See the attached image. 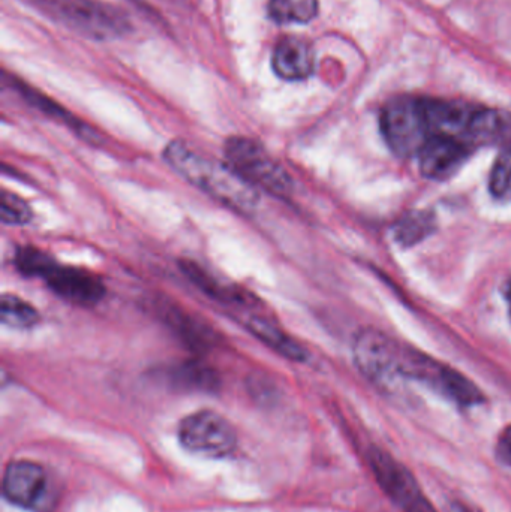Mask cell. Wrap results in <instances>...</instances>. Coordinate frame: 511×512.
<instances>
[{"label":"cell","instance_id":"cell-1","mask_svg":"<svg viewBox=\"0 0 511 512\" xmlns=\"http://www.w3.org/2000/svg\"><path fill=\"white\" fill-rule=\"evenodd\" d=\"M164 159L179 176L228 209L242 215L254 212L260 203L257 189L246 183L227 161L204 155L182 140L165 147Z\"/></svg>","mask_w":511,"mask_h":512},{"label":"cell","instance_id":"cell-2","mask_svg":"<svg viewBox=\"0 0 511 512\" xmlns=\"http://www.w3.org/2000/svg\"><path fill=\"white\" fill-rule=\"evenodd\" d=\"M224 155L227 164L257 191L278 198H287L293 191L288 171L254 138H228Z\"/></svg>","mask_w":511,"mask_h":512},{"label":"cell","instance_id":"cell-3","mask_svg":"<svg viewBox=\"0 0 511 512\" xmlns=\"http://www.w3.org/2000/svg\"><path fill=\"white\" fill-rule=\"evenodd\" d=\"M369 469L384 495L401 512H438L425 495L413 472L383 448L372 447L366 453Z\"/></svg>","mask_w":511,"mask_h":512},{"label":"cell","instance_id":"cell-4","mask_svg":"<svg viewBox=\"0 0 511 512\" xmlns=\"http://www.w3.org/2000/svg\"><path fill=\"white\" fill-rule=\"evenodd\" d=\"M44 11L69 29L95 39L120 35L126 21L119 12L95 0H36Z\"/></svg>","mask_w":511,"mask_h":512},{"label":"cell","instance_id":"cell-5","mask_svg":"<svg viewBox=\"0 0 511 512\" xmlns=\"http://www.w3.org/2000/svg\"><path fill=\"white\" fill-rule=\"evenodd\" d=\"M381 131L399 158H417L428 141L420 98L390 101L381 113Z\"/></svg>","mask_w":511,"mask_h":512},{"label":"cell","instance_id":"cell-6","mask_svg":"<svg viewBox=\"0 0 511 512\" xmlns=\"http://www.w3.org/2000/svg\"><path fill=\"white\" fill-rule=\"evenodd\" d=\"M179 441L185 450L209 459L228 457L237 448L233 424L215 411H198L183 418Z\"/></svg>","mask_w":511,"mask_h":512},{"label":"cell","instance_id":"cell-7","mask_svg":"<svg viewBox=\"0 0 511 512\" xmlns=\"http://www.w3.org/2000/svg\"><path fill=\"white\" fill-rule=\"evenodd\" d=\"M401 349L380 331L365 330L354 343V360L360 372L380 388H392L401 379Z\"/></svg>","mask_w":511,"mask_h":512},{"label":"cell","instance_id":"cell-8","mask_svg":"<svg viewBox=\"0 0 511 512\" xmlns=\"http://www.w3.org/2000/svg\"><path fill=\"white\" fill-rule=\"evenodd\" d=\"M3 495L11 504L32 511H48L51 504L48 474L38 463L14 460L6 466Z\"/></svg>","mask_w":511,"mask_h":512},{"label":"cell","instance_id":"cell-9","mask_svg":"<svg viewBox=\"0 0 511 512\" xmlns=\"http://www.w3.org/2000/svg\"><path fill=\"white\" fill-rule=\"evenodd\" d=\"M42 280L54 294L75 306H96L107 294L104 282L92 271L59 264L56 259Z\"/></svg>","mask_w":511,"mask_h":512},{"label":"cell","instance_id":"cell-10","mask_svg":"<svg viewBox=\"0 0 511 512\" xmlns=\"http://www.w3.org/2000/svg\"><path fill=\"white\" fill-rule=\"evenodd\" d=\"M474 150L449 138H431L420 150V171L431 180L449 179L470 158Z\"/></svg>","mask_w":511,"mask_h":512},{"label":"cell","instance_id":"cell-11","mask_svg":"<svg viewBox=\"0 0 511 512\" xmlns=\"http://www.w3.org/2000/svg\"><path fill=\"white\" fill-rule=\"evenodd\" d=\"M272 66L282 80H306L314 72V50L305 39H282L273 50Z\"/></svg>","mask_w":511,"mask_h":512},{"label":"cell","instance_id":"cell-12","mask_svg":"<svg viewBox=\"0 0 511 512\" xmlns=\"http://www.w3.org/2000/svg\"><path fill=\"white\" fill-rule=\"evenodd\" d=\"M245 324L255 337H258L261 342L266 343L270 349L278 352L282 357L291 361H299V363L308 358V351L270 319L251 315L246 318Z\"/></svg>","mask_w":511,"mask_h":512},{"label":"cell","instance_id":"cell-13","mask_svg":"<svg viewBox=\"0 0 511 512\" xmlns=\"http://www.w3.org/2000/svg\"><path fill=\"white\" fill-rule=\"evenodd\" d=\"M165 322L177 336L194 349H206L213 345V334L203 322L192 318L185 310L174 306H164Z\"/></svg>","mask_w":511,"mask_h":512},{"label":"cell","instance_id":"cell-14","mask_svg":"<svg viewBox=\"0 0 511 512\" xmlns=\"http://www.w3.org/2000/svg\"><path fill=\"white\" fill-rule=\"evenodd\" d=\"M0 321L6 327L30 330L41 321L38 310L17 295L3 294L0 298Z\"/></svg>","mask_w":511,"mask_h":512},{"label":"cell","instance_id":"cell-15","mask_svg":"<svg viewBox=\"0 0 511 512\" xmlns=\"http://www.w3.org/2000/svg\"><path fill=\"white\" fill-rule=\"evenodd\" d=\"M270 18L279 24H306L318 14V0H270Z\"/></svg>","mask_w":511,"mask_h":512},{"label":"cell","instance_id":"cell-16","mask_svg":"<svg viewBox=\"0 0 511 512\" xmlns=\"http://www.w3.org/2000/svg\"><path fill=\"white\" fill-rule=\"evenodd\" d=\"M171 379L180 388L209 391L218 387V375L210 367L198 361H186L171 372Z\"/></svg>","mask_w":511,"mask_h":512},{"label":"cell","instance_id":"cell-17","mask_svg":"<svg viewBox=\"0 0 511 512\" xmlns=\"http://www.w3.org/2000/svg\"><path fill=\"white\" fill-rule=\"evenodd\" d=\"M434 230V219L429 213L416 212L405 216L395 228V237L402 245H414Z\"/></svg>","mask_w":511,"mask_h":512},{"label":"cell","instance_id":"cell-18","mask_svg":"<svg viewBox=\"0 0 511 512\" xmlns=\"http://www.w3.org/2000/svg\"><path fill=\"white\" fill-rule=\"evenodd\" d=\"M489 189L497 200H511V141L506 143L492 167Z\"/></svg>","mask_w":511,"mask_h":512},{"label":"cell","instance_id":"cell-19","mask_svg":"<svg viewBox=\"0 0 511 512\" xmlns=\"http://www.w3.org/2000/svg\"><path fill=\"white\" fill-rule=\"evenodd\" d=\"M54 258L32 246H24V248L17 249L14 256V264L17 270L26 277H39L42 279L45 271L48 270L53 264Z\"/></svg>","mask_w":511,"mask_h":512},{"label":"cell","instance_id":"cell-20","mask_svg":"<svg viewBox=\"0 0 511 512\" xmlns=\"http://www.w3.org/2000/svg\"><path fill=\"white\" fill-rule=\"evenodd\" d=\"M33 212L29 204L12 194V192L3 191L2 200H0V219L5 225H26L32 221Z\"/></svg>","mask_w":511,"mask_h":512},{"label":"cell","instance_id":"cell-21","mask_svg":"<svg viewBox=\"0 0 511 512\" xmlns=\"http://www.w3.org/2000/svg\"><path fill=\"white\" fill-rule=\"evenodd\" d=\"M495 454H497V459L500 460V463L511 468V424L498 436Z\"/></svg>","mask_w":511,"mask_h":512},{"label":"cell","instance_id":"cell-22","mask_svg":"<svg viewBox=\"0 0 511 512\" xmlns=\"http://www.w3.org/2000/svg\"><path fill=\"white\" fill-rule=\"evenodd\" d=\"M506 300L507 303H509V312H510V318H511V279L509 282H507L506 285Z\"/></svg>","mask_w":511,"mask_h":512}]
</instances>
